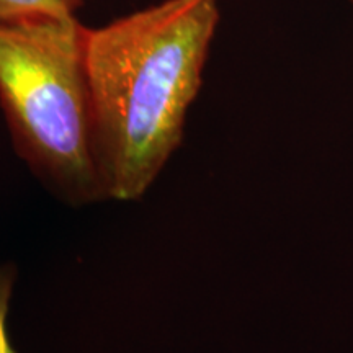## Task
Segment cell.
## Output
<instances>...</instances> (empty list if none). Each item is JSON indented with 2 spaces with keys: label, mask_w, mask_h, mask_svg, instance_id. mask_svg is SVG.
Listing matches in <instances>:
<instances>
[{
  "label": "cell",
  "mask_w": 353,
  "mask_h": 353,
  "mask_svg": "<svg viewBox=\"0 0 353 353\" xmlns=\"http://www.w3.org/2000/svg\"><path fill=\"white\" fill-rule=\"evenodd\" d=\"M219 17L218 0H162L85 30L94 149L107 198L139 200L182 144Z\"/></svg>",
  "instance_id": "6da1fadb"
},
{
  "label": "cell",
  "mask_w": 353,
  "mask_h": 353,
  "mask_svg": "<svg viewBox=\"0 0 353 353\" xmlns=\"http://www.w3.org/2000/svg\"><path fill=\"white\" fill-rule=\"evenodd\" d=\"M77 17L0 23V107L15 151L70 205L107 200Z\"/></svg>",
  "instance_id": "7a4b0ae2"
},
{
  "label": "cell",
  "mask_w": 353,
  "mask_h": 353,
  "mask_svg": "<svg viewBox=\"0 0 353 353\" xmlns=\"http://www.w3.org/2000/svg\"><path fill=\"white\" fill-rule=\"evenodd\" d=\"M83 0H0V23L76 17Z\"/></svg>",
  "instance_id": "3957f363"
},
{
  "label": "cell",
  "mask_w": 353,
  "mask_h": 353,
  "mask_svg": "<svg viewBox=\"0 0 353 353\" xmlns=\"http://www.w3.org/2000/svg\"><path fill=\"white\" fill-rule=\"evenodd\" d=\"M15 272L10 267H0V353H17L8 332V311Z\"/></svg>",
  "instance_id": "277c9868"
},
{
  "label": "cell",
  "mask_w": 353,
  "mask_h": 353,
  "mask_svg": "<svg viewBox=\"0 0 353 353\" xmlns=\"http://www.w3.org/2000/svg\"><path fill=\"white\" fill-rule=\"evenodd\" d=\"M350 2H352V3H353V0H350Z\"/></svg>",
  "instance_id": "5b68a950"
}]
</instances>
